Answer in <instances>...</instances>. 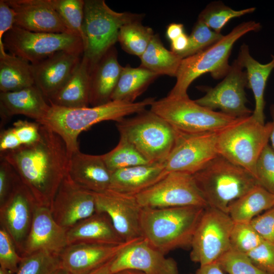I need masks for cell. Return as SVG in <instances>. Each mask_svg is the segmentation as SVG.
<instances>
[{"label": "cell", "mask_w": 274, "mask_h": 274, "mask_svg": "<svg viewBox=\"0 0 274 274\" xmlns=\"http://www.w3.org/2000/svg\"><path fill=\"white\" fill-rule=\"evenodd\" d=\"M194 274H226L217 262L200 266L199 269Z\"/></svg>", "instance_id": "cell-52"}, {"label": "cell", "mask_w": 274, "mask_h": 274, "mask_svg": "<svg viewBox=\"0 0 274 274\" xmlns=\"http://www.w3.org/2000/svg\"><path fill=\"white\" fill-rule=\"evenodd\" d=\"M233 223L227 213L206 208L192 238L191 260L200 266L217 262L230 249V236Z\"/></svg>", "instance_id": "cell-11"}, {"label": "cell", "mask_w": 274, "mask_h": 274, "mask_svg": "<svg viewBox=\"0 0 274 274\" xmlns=\"http://www.w3.org/2000/svg\"><path fill=\"white\" fill-rule=\"evenodd\" d=\"M111 274L133 269L145 274H179L176 261L142 237L124 248L112 260Z\"/></svg>", "instance_id": "cell-17"}, {"label": "cell", "mask_w": 274, "mask_h": 274, "mask_svg": "<svg viewBox=\"0 0 274 274\" xmlns=\"http://www.w3.org/2000/svg\"><path fill=\"white\" fill-rule=\"evenodd\" d=\"M101 155L107 166L111 172L149 163L133 145L122 135H120L119 142L114 148Z\"/></svg>", "instance_id": "cell-36"}, {"label": "cell", "mask_w": 274, "mask_h": 274, "mask_svg": "<svg viewBox=\"0 0 274 274\" xmlns=\"http://www.w3.org/2000/svg\"><path fill=\"white\" fill-rule=\"evenodd\" d=\"M154 100L153 97L133 102L112 100L102 105L78 108L50 105L46 116L40 123L62 138L70 157L80 150L78 138L82 131L102 121L117 122L127 116L138 114L150 107Z\"/></svg>", "instance_id": "cell-2"}, {"label": "cell", "mask_w": 274, "mask_h": 274, "mask_svg": "<svg viewBox=\"0 0 274 274\" xmlns=\"http://www.w3.org/2000/svg\"><path fill=\"white\" fill-rule=\"evenodd\" d=\"M217 262L228 274H269L257 267L246 254L231 249Z\"/></svg>", "instance_id": "cell-41"}, {"label": "cell", "mask_w": 274, "mask_h": 274, "mask_svg": "<svg viewBox=\"0 0 274 274\" xmlns=\"http://www.w3.org/2000/svg\"><path fill=\"white\" fill-rule=\"evenodd\" d=\"M236 60L243 69H246L247 88L251 89L254 94L255 108L252 116L258 122L265 124L264 92L268 78L274 69V55L268 63H261L250 55L249 47L244 44L241 46Z\"/></svg>", "instance_id": "cell-28"}, {"label": "cell", "mask_w": 274, "mask_h": 274, "mask_svg": "<svg viewBox=\"0 0 274 274\" xmlns=\"http://www.w3.org/2000/svg\"><path fill=\"white\" fill-rule=\"evenodd\" d=\"M255 7L235 10L221 2L210 3L200 13L198 20L204 23L213 30L221 33L222 28L232 19L255 11Z\"/></svg>", "instance_id": "cell-37"}, {"label": "cell", "mask_w": 274, "mask_h": 274, "mask_svg": "<svg viewBox=\"0 0 274 274\" xmlns=\"http://www.w3.org/2000/svg\"><path fill=\"white\" fill-rule=\"evenodd\" d=\"M205 209L199 206L142 208V237L165 255L177 248L190 247Z\"/></svg>", "instance_id": "cell-3"}, {"label": "cell", "mask_w": 274, "mask_h": 274, "mask_svg": "<svg viewBox=\"0 0 274 274\" xmlns=\"http://www.w3.org/2000/svg\"><path fill=\"white\" fill-rule=\"evenodd\" d=\"M263 241L250 222H234L230 236V249L247 255Z\"/></svg>", "instance_id": "cell-40"}, {"label": "cell", "mask_w": 274, "mask_h": 274, "mask_svg": "<svg viewBox=\"0 0 274 274\" xmlns=\"http://www.w3.org/2000/svg\"><path fill=\"white\" fill-rule=\"evenodd\" d=\"M15 14L6 0L0 1V56L7 53L3 43L5 35L15 25Z\"/></svg>", "instance_id": "cell-48"}, {"label": "cell", "mask_w": 274, "mask_h": 274, "mask_svg": "<svg viewBox=\"0 0 274 274\" xmlns=\"http://www.w3.org/2000/svg\"><path fill=\"white\" fill-rule=\"evenodd\" d=\"M15 14L14 26L35 32L71 34L50 0H6Z\"/></svg>", "instance_id": "cell-22"}, {"label": "cell", "mask_w": 274, "mask_h": 274, "mask_svg": "<svg viewBox=\"0 0 274 274\" xmlns=\"http://www.w3.org/2000/svg\"><path fill=\"white\" fill-rule=\"evenodd\" d=\"M250 223L264 241L274 243V207L255 217Z\"/></svg>", "instance_id": "cell-47"}, {"label": "cell", "mask_w": 274, "mask_h": 274, "mask_svg": "<svg viewBox=\"0 0 274 274\" xmlns=\"http://www.w3.org/2000/svg\"><path fill=\"white\" fill-rule=\"evenodd\" d=\"M50 210L56 222L67 231L96 213L94 192L78 186L66 175Z\"/></svg>", "instance_id": "cell-16"}, {"label": "cell", "mask_w": 274, "mask_h": 274, "mask_svg": "<svg viewBox=\"0 0 274 274\" xmlns=\"http://www.w3.org/2000/svg\"><path fill=\"white\" fill-rule=\"evenodd\" d=\"M113 259L88 274H111V265Z\"/></svg>", "instance_id": "cell-53"}, {"label": "cell", "mask_w": 274, "mask_h": 274, "mask_svg": "<svg viewBox=\"0 0 274 274\" xmlns=\"http://www.w3.org/2000/svg\"><path fill=\"white\" fill-rule=\"evenodd\" d=\"M189 44V36L185 32L170 42L171 51L178 55L186 50Z\"/></svg>", "instance_id": "cell-50"}, {"label": "cell", "mask_w": 274, "mask_h": 274, "mask_svg": "<svg viewBox=\"0 0 274 274\" xmlns=\"http://www.w3.org/2000/svg\"><path fill=\"white\" fill-rule=\"evenodd\" d=\"M12 127L22 146L32 145L41 137V124L38 122L19 120Z\"/></svg>", "instance_id": "cell-46"}, {"label": "cell", "mask_w": 274, "mask_h": 274, "mask_svg": "<svg viewBox=\"0 0 274 274\" xmlns=\"http://www.w3.org/2000/svg\"><path fill=\"white\" fill-rule=\"evenodd\" d=\"M67 175L78 186L93 192L110 188L111 172L102 155L87 154L79 151L68 159Z\"/></svg>", "instance_id": "cell-23"}, {"label": "cell", "mask_w": 274, "mask_h": 274, "mask_svg": "<svg viewBox=\"0 0 274 274\" xmlns=\"http://www.w3.org/2000/svg\"><path fill=\"white\" fill-rule=\"evenodd\" d=\"M35 85L31 64L20 57L7 53L0 56V90L11 92Z\"/></svg>", "instance_id": "cell-31"}, {"label": "cell", "mask_w": 274, "mask_h": 274, "mask_svg": "<svg viewBox=\"0 0 274 274\" xmlns=\"http://www.w3.org/2000/svg\"><path fill=\"white\" fill-rule=\"evenodd\" d=\"M23 257L5 229L0 227V267L16 274Z\"/></svg>", "instance_id": "cell-43"}, {"label": "cell", "mask_w": 274, "mask_h": 274, "mask_svg": "<svg viewBox=\"0 0 274 274\" xmlns=\"http://www.w3.org/2000/svg\"><path fill=\"white\" fill-rule=\"evenodd\" d=\"M16 274H52L61 267L59 255L40 251L22 257Z\"/></svg>", "instance_id": "cell-38"}, {"label": "cell", "mask_w": 274, "mask_h": 274, "mask_svg": "<svg viewBox=\"0 0 274 274\" xmlns=\"http://www.w3.org/2000/svg\"><path fill=\"white\" fill-rule=\"evenodd\" d=\"M84 11L83 54L89 60L91 70L118 42L121 27L128 23L142 21L144 16L141 14L116 12L104 0H85Z\"/></svg>", "instance_id": "cell-8"}, {"label": "cell", "mask_w": 274, "mask_h": 274, "mask_svg": "<svg viewBox=\"0 0 274 274\" xmlns=\"http://www.w3.org/2000/svg\"><path fill=\"white\" fill-rule=\"evenodd\" d=\"M91 65L83 56L76 70L65 84L47 101L51 105L78 108L90 105Z\"/></svg>", "instance_id": "cell-29"}, {"label": "cell", "mask_w": 274, "mask_h": 274, "mask_svg": "<svg viewBox=\"0 0 274 274\" xmlns=\"http://www.w3.org/2000/svg\"><path fill=\"white\" fill-rule=\"evenodd\" d=\"M68 245L76 244L119 245L125 241L115 229L109 216L96 212L67 230Z\"/></svg>", "instance_id": "cell-27"}, {"label": "cell", "mask_w": 274, "mask_h": 274, "mask_svg": "<svg viewBox=\"0 0 274 274\" xmlns=\"http://www.w3.org/2000/svg\"><path fill=\"white\" fill-rule=\"evenodd\" d=\"M115 46L93 67L90 73V105H102L111 101L123 68Z\"/></svg>", "instance_id": "cell-25"}, {"label": "cell", "mask_w": 274, "mask_h": 274, "mask_svg": "<svg viewBox=\"0 0 274 274\" xmlns=\"http://www.w3.org/2000/svg\"><path fill=\"white\" fill-rule=\"evenodd\" d=\"M15 169L39 205L49 209L67 175L69 155L62 138L41 124L36 143L0 156Z\"/></svg>", "instance_id": "cell-1"}, {"label": "cell", "mask_w": 274, "mask_h": 274, "mask_svg": "<svg viewBox=\"0 0 274 274\" xmlns=\"http://www.w3.org/2000/svg\"><path fill=\"white\" fill-rule=\"evenodd\" d=\"M159 76L140 66L132 67L127 64L123 67L111 100L135 102V100Z\"/></svg>", "instance_id": "cell-32"}, {"label": "cell", "mask_w": 274, "mask_h": 274, "mask_svg": "<svg viewBox=\"0 0 274 274\" xmlns=\"http://www.w3.org/2000/svg\"><path fill=\"white\" fill-rule=\"evenodd\" d=\"M270 113L272 118V129L269 140L271 142V146L274 149V104H272L270 107Z\"/></svg>", "instance_id": "cell-54"}, {"label": "cell", "mask_w": 274, "mask_h": 274, "mask_svg": "<svg viewBox=\"0 0 274 274\" xmlns=\"http://www.w3.org/2000/svg\"><path fill=\"white\" fill-rule=\"evenodd\" d=\"M52 274H71L67 270L62 267H60L55 270Z\"/></svg>", "instance_id": "cell-56"}, {"label": "cell", "mask_w": 274, "mask_h": 274, "mask_svg": "<svg viewBox=\"0 0 274 274\" xmlns=\"http://www.w3.org/2000/svg\"><path fill=\"white\" fill-rule=\"evenodd\" d=\"M255 170L258 184L274 194V149L269 144L260 154Z\"/></svg>", "instance_id": "cell-42"}, {"label": "cell", "mask_w": 274, "mask_h": 274, "mask_svg": "<svg viewBox=\"0 0 274 274\" xmlns=\"http://www.w3.org/2000/svg\"><path fill=\"white\" fill-rule=\"evenodd\" d=\"M38 205L23 183L0 205L1 226L9 234L21 256Z\"/></svg>", "instance_id": "cell-18"}, {"label": "cell", "mask_w": 274, "mask_h": 274, "mask_svg": "<svg viewBox=\"0 0 274 274\" xmlns=\"http://www.w3.org/2000/svg\"><path fill=\"white\" fill-rule=\"evenodd\" d=\"M261 25L255 21L244 22L207 49L182 59L176 75V82L167 96L188 97L187 90L198 77L210 73L215 79L224 78L231 65L228 59L236 42L246 33L259 30Z\"/></svg>", "instance_id": "cell-4"}, {"label": "cell", "mask_w": 274, "mask_h": 274, "mask_svg": "<svg viewBox=\"0 0 274 274\" xmlns=\"http://www.w3.org/2000/svg\"><path fill=\"white\" fill-rule=\"evenodd\" d=\"M154 35L151 27L143 25L141 21H135L121 27L118 42L124 51L140 57L147 49Z\"/></svg>", "instance_id": "cell-34"}, {"label": "cell", "mask_w": 274, "mask_h": 274, "mask_svg": "<svg viewBox=\"0 0 274 274\" xmlns=\"http://www.w3.org/2000/svg\"><path fill=\"white\" fill-rule=\"evenodd\" d=\"M67 245V231L56 222L49 208L38 205L21 256L40 251L59 255Z\"/></svg>", "instance_id": "cell-20"}, {"label": "cell", "mask_w": 274, "mask_h": 274, "mask_svg": "<svg viewBox=\"0 0 274 274\" xmlns=\"http://www.w3.org/2000/svg\"><path fill=\"white\" fill-rule=\"evenodd\" d=\"M0 274H15L11 271L0 267Z\"/></svg>", "instance_id": "cell-57"}, {"label": "cell", "mask_w": 274, "mask_h": 274, "mask_svg": "<svg viewBox=\"0 0 274 274\" xmlns=\"http://www.w3.org/2000/svg\"><path fill=\"white\" fill-rule=\"evenodd\" d=\"M50 104L35 85L19 90L0 92L1 128L16 115H23L40 123Z\"/></svg>", "instance_id": "cell-24"}, {"label": "cell", "mask_w": 274, "mask_h": 274, "mask_svg": "<svg viewBox=\"0 0 274 274\" xmlns=\"http://www.w3.org/2000/svg\"><path fill=\"white\" fill-rule=\"evenodd\" d=\"M192 175L208 207L227 214L232 201L258 184L249 171L219 155Z\"/></svg>", "instance_id": "cell-5"}, {"label": "cell", "mask_w": 274, "mask_h": 274, "mask_svg": "<svg viewBox=\"0 0 274 274\" xmlns=\"http://www.w3.org/2000/svg\"><path fill=\"white\" fill-rule=\"evenodd\" d=\"M247 78L245 71L235 59L223 79L214 87H201L205 95L195 101L205 108L239 118L251 115L252 111L247 107L245 93Z\"/></svg>", "instance_id": "cell-14"}, {"label": "cell", "mask_w": 274, "mask_h": 274, "mask_svg": "<svg viewBox=\"0 0 274 274\" xmlns=\"http://www.w3.org/2000/svg\"><path fill=\"white\" fill-rule=\"evenodd\" d=\"M22 146L12 127L2 129L0 133V156Z\"/></svg>", "instance_id": "cell-49"}, {"label": "cell", "mask_w": 274, "mask_h": 274, "mask_svg": "<svg viewBox=\"0 0 274 274\" xmlns=\"http://www.w3.org/2000/svg\"><path fill=\"white\" fill-rule=\"evenodd\" d=\"M272 129L271 121L261 124L252 114L239 118L218 132V154L246 169L256 178V164L268 144Z\"/></svg>", "instance_id": "cell-6"}, {"label": "cell", "mask_w": 274, "mask_h": 274, "mask_svg": "<svg viewBox=\"0 0 274 274\" xmlns=\"http://www.w3.org/2000/svg\"><path fill=\"white\" fill-rule=\"evenodd\" d=\"M0 205L3 204L22 182L14 167L0 158Z\"/></svg>", "instance_id": "cell-44"}, {"label": "cell", "mask_w": 274, "mask_h": 274, "mask_svg": "<svg viewBox=\"0 0 274 274\" xmlns=\"http://www.w3.org/2000/svg\"><path fill=\"white\" fill-rule=\"evenodd\" d=\"M113 274H145L141 271L133 269H125Z\"/></svg>", "instance_id": "cell-55"}, {"label": "cell", "mask_w": 274, "mask_h": 274, "mask_svg": "<svg viewBox=\"0 0 274 274\" xmlns=\"http://www.w3.org/2000/svg\"><path fill=\"white\" fill-rule=\"evenodd\" d=\"M174 147L164 162L167 172L193 175L219 155V131L187 133L177 130Z\"/></svg>", "instance_id": "cell-13"}, {"label": "cell", "mask_w": 274, "mask_h": 274, "mask_svg": "<svg viewBox=\"0 0 274 274\" xmlns=\"http://www.w3.org/2000/svg\"><path fill=\"white\" fill-rule=\"evenodd\" d=\"M50 2L68 32L82 40L84 49L85 37L83 28L84 0H50Z\"/></svg>", "instance_id": "cell-35"}, {"label": "cell", "mask_w": 274, "mask_h": 274, "mask_svg": "<svg viewBox=\"0 0 274 274\" xmlns=\"http://www.w3.org/2000/svg\"><path fill=\"white\" fill-rule=\"evenodd\" d=\"M120 135L131 143L149 163H164L175 142L177 131L147 109L116 122Z\"/></svg>", "instance_id": "cell-7"}, {"label": "cell", "mask_w": 274, "mask_h": 274, "mask_svg": "<svg viewBox=\"0 0 274 274\" xmlns=\"http://www.w3.org/2000/svg\"><path fill=\"white\" fill-rule=\"evenodd\" d=\"M150 107L151 111L174 129L183 132L219 131L238 119L200 106L189 96L176 98L166 96L155 100Z\"/></svg>", "instance_id": "cell-9"}, {"label": "cell", "mask_w": 274, "mask_h": 274, "mask_svg": "<svg viewBox=\"0 0 274 274\" xmlns=\"http://www.w3.org/2000/svg\"><path fill=\"white\" fill-rule=\"evenodd\" d=\"M184 25L182 23H172L166 28V36L171 42L184 33Z\"/></svg>", "instance_id": "cell-51"}, {"label": "cell", "mask_w": 274, "mask_h": 274, "mask_svg": "<svg viewBox=\"0 0 274 274\" xmlns=\"http://www.w3.org/2000/svg\"><path fill=\"white\" fill-rule=\"evenodd\" d=\"M94 194L96 212L104 213L109 216L124 241L143 237L140 224L142 207L135 196L110 189Z\"/></svg>", "instance_id": "cell-15"}, {"label": "cell", "mask_w": 274, "mask_h": 274, "mask_svg": "<svg viewBox=\"0 0 274 274\" xmlns=\"http://www.w3.org/2000/svg\"><path fill=\"white\" fill-rule=\"evenodd\" d=\"M140 238L119 245H67L59 254L61 267L71 274H88L113 259L124 248Z\"/></svg>", "instance_id": "cell-19"}, {"label": "cell", "mask_w": 274, "mask_h": 274, "mask_svg": "<svg viewBox=\"0 0 274 274\" xmlns=\"http://www.w3.org/2000/svg\"><path fill=\"white\" fill-rule=\"evenodd\" d=\"M247 255L257 267L274 274V243L263 241Z\"/></svg>", "instance_id": "cell-45"}, {"label": "cell", "mask_w": 274, "mask_h": 274, "mask_svg": "<svg viewBox=\"0 0 274 274\" xmlns=\"http://www.w3.org/2000/svg\"><path fill=\"white\" fill-rule=\"evenodd\" d=\"M83 53L60 51L31 64L35 85L48 100L68 81Z\"/></svg>", "instance_id": "cell-21"}, {"label": "cell", "mask_w": 274, "mask_h": 274, "mask_svg": "<svg viewBox=\"0 0 274 274\" xmlns=\"http://www.w3.org/2000/svg\"><path fill=\"white\" fill-rule=\"evenodd\" d=\"M164 163H149L111 172L110 189L135 196L158 182L168 173Z\"/></svg>", "instance_id": "cell-26"}, {"label": "cell", "mask_w": 274, "mask_h": 274, "mask_svg": "<svg viewBox=\"0 0 274 274\" xmlns=\"http://www.w3.org/2000/svg\"><path fill=\"white\" fill-rule=\"evenodd\" d=\"M140 66L159 76L176 77L182 60L177 54L163 46L158 34H155L147 49L140 57Z\"/></svg>", "instance_id": "cell-33"}, {"label": "cell", "mask_w": 274, "mask_h": 274, "mask_svg": "<svg viewBox=\"0 0 274 274\" xmlns=\"http://www.w3.org/2000/svg\"><path fill=\"white\" fill-rule=\"evenodd\" d=\"M202 21L197 20L189 36V44L185 51L178 55L182 59L197 54L212 46L223 37Z\"/></svg>", "instance_id": "cell-39"}, {"label": "cell", "mask_w": 274, "mask_h": 274, "mask_svg": "<svg viewBox=\"0 0 274 274\" xmlns=\"http://www.w3.org/2000/svg\"><path fill=\"white\" fill-rule=\"evenodd\" d=\"M3 43L10 54L23 58L31 64L60 51L84 52L82 40L75 35L31 32L16 26L5 35Z\"/></svg>", "instance_id": "cell-10"}, {"label": "cell", "mask_w": 274, "mask_h": 274, "mask_svg": "<svg viewBox=\"0 0 274 274\" xmlns=\"http://www.w3.org/2000/svg\"><path fill=\"white\" fill-rule=\"evenodd\" d=\"M135 197L142 208L208 207L193 176L182 172L168 173Z\"/></svg>", "instance_id": "cell-12"}, {"label": "cell", "mask_w": 274, "mask_h": 274, "mask_svg": "<svg viewBox=\"0 0 274 274\" xmlns=\"http://www.w3.org/2000/svg\"><path fill=\"white\" fill-rule=\"evenodd\" d=\"M273 207L274 194L258 184L229 204L228 214L234 222H250Z\"/></svg>", "instance_id": "cell-30"}]
</instances>
